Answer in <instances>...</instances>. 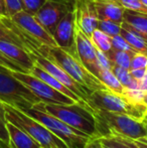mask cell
I'll use <instances>...</instances> for the list:
<instances>
[{
    "label": "cell",
    "mask_w": 147,
    "mask_h": 148,
    "mask_svg": "<svg viewBox=\"0 0 147 148\" xmlns=\"http://www.w3.org/2000/svg\"><path fill=\"white\" fill-rule=\"evenodd\" d=\"M0 66H4V68L8 69L10 71H15V72H23L21 68L17 66L16 64H14L12 60H10L6 56H4L2 53V51H0ZM24 73V72H23Z\"/></svg>",
    "instance_id": "cell-35"
},
{
    "label": "cell",
    "mask_w": 147,
    "mask_h": 148,
    "mask_svg": "<svg viewBox=\"0 0 147 148\" xmlns=\"http://www.w3.org/2000/svg\"><path fill=\"white\" fill-rule=\"evenodd\" d=\"M53 37L57 47L78 59L76 47V20H75L74 9L68 12L57 23L53 33Z\"/></svg>",
    "instance_id": "cell-11"
},
{
    "label": "cell",
    "mask_w": 147,
    "mask_h": 148,
    "mask_svg": "<svg viewBox=\"0 0 147 148\" xmlns=\"http://www.w3.org/2000/svg\"><path fill=\"white\" fill-rule=\"evenodd\" d=\"M98 139L103 144L111 148H142L134 139L117 134H109L104 137H99Z\"/></svg>",
    "instance_id": "cell-20"
},
{
    "label": "cell",
    "mask_w": 147,
    "mask_h": 148,
    "mask_svg": "<svg viewBox=\"0 0 147 148\" xmlns=\"http://www.w3.org/2000/svg\"><path fill=\"white\" fill-rule=\"evenodd\" d=\"M6 117H5V109H4L3 103L0 102V140L2 142L8 144L9 137H8L7 128H6Z\"/></svg>",
    "instance_id": "cell-31"
},
{
    "label": "cell",
    "mask_w": 147,
    "mask_h": 148,
    "mask_svg": "<svg viewBox=\"0 0 147 148\" xmlns=\"http://www.w3.org/2000/svg\"><path fill=\"white\" fill-rule=\"evenodd\" d=\"M29 74L34 75V76L37 77V78H39L40 80H42L43 82L46 83L47 85H49L51 87H53V89H55L57 91L61 92V93H63L64 95L68 96V97L72 98V99L75 100L76 102H85V101H82V100H81L77 95H75L71 90H69L66 86H64V85L62 84L59 80H57L55 77H53L51 75H49V73L45 72L43 69H41L40 66H38L37 64H34V68L30 70Z\"/></svg>",
    "instance_id": "cell-18"
},
{
    "label": "cell",
    "mask_w": 147,
    "mask_h": 148,
    "mask_svg": "<svg viewBox=\"0 0 147 148\" xmlns=\"http://www.w3.org/2000/svg\"><path fill=\"white\" fill-rule=\"evenodd\" d=\"M144 106L146 107V116H147V92H145V95H144V98H143V102H142Z\"/></svg>",
    "instance_id": "cell-41"
},
{
    "label": "cell",
    "mask_w": 147,
    "mask_h": 148,
    "mask_svg": "<svg viewBox=\"0 0 147 148\" xmlns=\"http://www.w3.org/2000/svg\"><path fill=\"white\" fill-rule=\"evenodd\" d=\"M135 141L138 143V145L141 146L142 148H147V136L142 137V138H140V139H137V140H135Z\"/></svg>",
    "instance_id": "cell-40"
},
{
    "label": "cell",
    "mask_w": 147,
    "mask_h": 148,
    "mask_svg": "<svg viewBox=\"0 0 147 148\" xmlns=\"http://www.w3.org/2000/svg\"><path fill=\"white\" fill-rule=\"evenodd\" d=\"M0 40L8 41V42L14 43V45H19V47L25 49L22 39L14 32V30H12L5 23H3L1 21V19H0Z\"/></svg>",
    "instance_id": "cell-25"
},
{
    "label": "cell",
    "mask_w": 147,
    "mask_h": 148,
    "mask_svg": "<svg viewBox=\"0 0 147 148\" xmlns=\"http://www.w3.org/2000/svg\"><path fill=\"white\" fill-rule=\"evenodd\" d=\"M0 102L24 111L34 107L40 100L14 78L10 70L0 66Z\"/></svg>",
    "instance_id": "cell-6"
},
{
    "label": "cell",
    "mask_w": 147,
    "mask_h": 148,
    "mask_svg": "<svg viewBox=\"0 0 147 148\" xmlns=\"http://www.w3.org/2000/svg\"><path fill=\"white\" fill-rule=\"evenodd\" d=\"M106 55L108 56L109 60H111L113 66H121V68L130 70L131 59H132V57H133L132 55L126 53V51H118V49H112L108 53H106Z\"/></svg>",
    "instance_id": "cell-24"
},
{
    "label": "cell",
    "mask_w": 147,
    "mask_h": 148,
    "mask_svg": "<svg viewBox=\"0 0 147 148\" xmlns=\"http://www.w3.org/2000/svg\"><path fill=\"white\" fill-rule=\"evenodd\" d=\"M87 103L94 110L121 113L132 117L143 119L146 116V107L136 105L128 101L123 95L116 94L109 89H100L94 91L89 96Z\"/></svg>",
    "instance_id": "cell-5"
},
{
    "label": "cell",
    "mask_w": 147,
    "mask_h": 148,
    "mask_svg": "<svg viewBox=\"0 0 147 148\" xmlns=\"http://www.w3.org/2000/svg\"><path fill=\"white\" fill-rule=\"evenodd\" d=\"M74 12L76 26L90 38L98 28L99 18L92 0H75Z\"/></svg>",
    "instance_id": "cell-12"
},
{
    "label": "cell",
    "mask_w": 147,
    "mask_h": 148,
    "mask_svg": "<svg viewBox=\"0 0 147 148\" xmlns=\"http://www.w3.org/2000/svg\"><path fill=\"white\" fill-rule=\"evenodd\" d=\"M0 17H7L6 16V9L4 0H0Z\"/></svg>",
    "instance_id": "cell-39"
},
{
    "label": "cell",
    "mask_w": 147,
    "mask_h": 148,
    "mask_svg": "<svg viewBox=\"0 0 147 148\" xmlns=\"http://www.w3.org/2000/svg\"><path fill=\"white\" fill-rule=\"evenodd\" d=\"M98 28L109 36H114L120 33L121 24H118L111 20H99Z\"/></svg>",
    "instance_id": "cell-28"
},
{
    "label": "cell",
    "mask_w": 147,
    "mask_h": 148,
    "mask_svg": "<svg viewBox=\"0 0 147 148\" xmlns=\"http://www.w3.org/2000/svg\"><path fill=\"white\" fill-rule=\"evenodd\" d=\"M3 106L5 109L6 121L25 131L40 145L41 148H69L63 140L34 118L30 117L20 109L7 104L3 103Z\"/></svg>",
    "instance_id": "cell-4"
},
{
    "label": "cell",
    "mask_w": 147,
    "mask_h": 148,
    "mask_svg": "<svg viewBox=\"0 0 147 148\" xmlns=\"http://www.w3.org/2000/svg\"><path fill=\"white\" fill-rule=\"evenodd\" d=\"M6 128L9 137V142H8L9 148H41L40 145L32 137H30L25 131L20 129L19 127L7 121Z\"/></svg>",
    "instance_id": "cell-16"
},
{
    "label": "cell",
    "mask_w": 147,
    "mask_h": 148,
    "mask_svg": "<svg viewBox=\"0 0 147 148\" xmlns=\"http://www.w3.org/2000/svg\"><path fill=\"white\" fill-rule=\"evenodd\" d=\"M111 43H112V49L126 51V53H130V55H132V56L137 53L134 51L133 47L126 41V39L124 38L120 33L117 35H114V36H111Z\"/></svg>",
    "instance_id": "cell-26"
},
{
    "label": "cell",
    "mask_w": 147,
    "mask_h": 148,
    "mask_svg": "<svg viewBox=\"0 0 147 148\" xmlns=\"http://www.w3.org/2000/svg\"><path fill=\"white\" fill-rule=\"evenodd\" d=\"M96 53H97V60H98V64L100 66V69H103V70H112L113 64L109 60L108 56L105 53H103V51H99V49H97Z\"/></svg>",
    "instance_id": "cell-34"
},
{
    "label": "cell",
    "mask_w": 147,
    "mask_h": 148,
    "mask_svg": "<svg viewBox=\"0 0 147 148\" xmlns=\"http://www.w3.org/2000/svg\"><path fill=\"white\" fill-rule=\"evenodd\" d=\"M147 68V56L143 53H137L132 57L131 64H130V70H136V69H146Z\"/></svg>",
    "instance_id": "cell-33"
},
{
    "label": "cell",
    "mask_w": 147,
    "mask_h": 148,
    "mask_svg": "<svg viewBox=\"0 0 147 148\" xmlns=\"http://www.w3.org/2000/svg\"><path fill=\"white\" fill-rule=\"evenodd\" d=\"M76 47H77V56L82 64L92 73L95 77L98 78L100 66L97 60V49L92 43L91 39L83 33L76 26Z\"/></svg>",
    "instance_id": "cell-13"
},
{
    "label": "cell",
    "mask_w": 147,
    "mask_h": 148,
    "mask_svg": "<svg viewBox=\"0 0 147 148\" xmlns=\"http://www.w3.org/2000/svg\"><path fill=\"white\" fill-rule=\"evenodd\" d=\"M147 69V68H146ZM146 69H136V70H129L131 76L135 79L137 82H141L145 76Z\"/></svg>",
    "instance_id": "cell-36"
},
{
    "label": "cell",
    "mask_w": 147,
    "mask_h": 148,
    "mask_svg": "<svg viewBox=\"0 0 147 148\" xmlns=\"http://www.w3.org/2000/svg\"><path fill=\"white\" fill-rule=\"evenodd\" d=\"M139 1L141 2L142 4H144V5H145L146 7H147V0H139Z\"/></svg>",
    "instance_id": "cell-44"
},
{
    "label": "cell",
    "mask_w": 147,
    "mask_h": 148,
    "mask_svg": "<svg viewBox=\"0 0 147 148\" xmlns=\"http://www.w3.org/2000/svg\"><path fill=\"white\" fill-rule=\"evenodd\" d=\"M0 51L10 60L21 68L24 73H29L30 70L34 68V60L30 56L29 51L24 47L8 41L0 40Z\"/></svg>",
    "instance_id": "cell-14"
},
{
    "label": "cell",
    "mask_w": 147,
    "mask_h": 148,
    "mask_svg": "<svg viewBox=\"0 0 147 148\" xmlns=\"http://www.w3.org/2000/svg\"><path fill=\"white\" fill-rule=\"evenodd\" d=\"M28 51L30 53V56L34 59V64H37L38 66H40L41 69H43L49 75L55 77L57 80H59L64 86H66L69 90H71L75 95L78 96L82 101L87 102L89 96L93 93L91 90H89L88 88L83 86V85H81L80 83H78L77 81H75L68 73H66L55 62L43 57L42 55H40L36 49H28Z\"/></svg>",
    "instance_id": "cell-9"
},
{
    "label": "cell",
    "mask_w": 147,
    "mask_h": 148,
    "mask_svg": "<svg viewBox=\"0 0 147 148\" xmlns=\"http://www.w3.org/2000/svg\"><path fill=\"white\" fill-rule=\"evenodd\" d=\"M84 148H111V147L103 144L98 138H92L88 143H87L86 146Z\"/></svg>",
    "instance_id": "cell-37"
},
{
    "label": "cell",
    "mask_w": 147,
    "mask_h": 148,
    "mask_svg": "<svg viewBox=\"0 0 147 148\" xmlns=\"http://www.w3.org/2000/svg\"><path fill=\"white\" fill-rule=\"evenodd\" d=\"M11 75L14 78L21 82L27 89H29L34 95L40 100V102L45 104H73L76 101L68 96L64 95L63 93L57 91L47 85L45 82L40 80L39 78L23 72H15L10 71Z\"/></svg>",
    "instance_id": "cell-8"
},
{
    "label": "cell",
    "mask_w": 147,
    "mask_h": 148,
    "mask_svg": "<svg viewBox=\"0 0 147 148\" xmlns=\"http://www.w3.org/2000/svg\"><path fill=\"white\" fill-rule=\"evenodd\" d=\"M139 89L142 90V91L147 92V69H146V73L145 76H144L143 80L141 82H139Z\"/></svg>",
    "instance_id": "cell-38"
},
{
    "label": "cell",
    "mask_w": 147,
    "mask_h": 148,
    "mask_svg": "<svg viewBox=\"0 0 147 148\" xmlns=\"http://www.w3.org/2000/svg\"><path fill=\"white\" fill-rule=\"evenodd\" d=\"M99 20H111L118 24L123 22L124 9L114 0H92Z\"/></svg>",
    "instance_id": "cell-15"
},
{
    "label": "cell",
    "mask_w": 147,
    "mask_h": 148,
    "mask_svg": "<svg viewBox=\"0 0 147 148\" xmlns=\"http://www.w3.org/2000/svg\"><path fill=\"white\" fill-rule=\"evenodd\" d=\"M143 123H144V126H145V128L147 130V116H145V117L143 118Z\"/></svg>",
    "instance_id": "cell-43"
},
{
    "label": "cell",
    "mask_w": 147,
    "mask_h": 148,
    "mask_svg": "<svg viewBox=\"0 0 147 148\" xmlns=\"http://www.w3.org/2000/svg\"><path fill=\"white\" fill-rule=\"evenodd\" d=\"M123 22L147 41V13L124 10Z\"/></svg>",
    "instance_id": "cell-17"
},
{
    "label": "cell",
    "mask_w": 147,
    "mask_h": 148,
    "mask_svg": "<svg viewBox=\"0 0 147 148\" xmlns=\"http://www.w3.org/2000/svg\"><path fill=\"white\" fill-rule=\"evenodd\" d=\"M4 4H5L6 16L9 18L23 10L21 0H4Z\"/></svg>",
    "instance_id": "cell-30"
},
{
    "label": "cell",
    "mask_w": 147,
    "mask_h": 148,
    "mask_svg": "<svg viewBox=\"0 0 147 148\" xmlns=\"http://www.w3.org/2000/svg\"><path fill=\"white\" fill-rule=\"evenodd\" d=\"M23 112L44 125L55 136L63 140L69 148H84L87 143L92 139L87 134L73 128L55 116L42 110L31 107L24 110Z\"/></svg>",
    "instance_id": "cell-7"
},
{
    "label": "cell",
    "mask_w": 147,
    "mask_h": 148,
    "mask_svg": "<svg viewBox=\"0 0 147 148\" xmlns=\"http://www.w3.org/2000/svg\"><path fill=\"white\" fill-rule=\"evenodd\" d=\"M0 148H9V146H8V144L2 142V141L0 140Z\"/></svg>",
    "instance_id": "cell-42"
},
{
    "label": "cell",
    "mask_w": 147,
    "mask_h": 148,
    "mask_svg": "<svg viewBox=\"0 0 147 148\" xmlns=\"http://www.w3.org/2000/svg\"><path fill=\"white\" fill-rule=\"evenodd\" d=\"M111 71L117 77V79L122 84V86L124 87V89H139V82H137L131 76L129 70L118 66H113Z\"/></svg>",
    "instance_id": "cell-22"
},
{
    "label": "cell",
    "mask_w": 147,
    "mask_h": 148,
    "mask_svg": "<svg viewBox=\"0 0 147 148\" xmlns=\"http://www.w3.org/2000/svg\"><path fill=\"white\" fill-rule=\"evenodd\" d=\"M90 39L93 45H94V47L99 51H103V53H108L112 49L111 36L107 35L106 33L101 31L99 28H96L94 30Z\"/></svg>",
    "instance_id": "cell-23"
},
{
    "label": "cell",
    "mask_w": 147,
    "mask_h": 148,
    "mask_svg": "<svg viewBox=\"0 0 147 148\" xmlns=\"http://www.w3.org/2000/svg\"><path fill=\"white\" fill-rule=\"evenodd\" d=\"M34 107L55 116L91 138H98V127L94 110L87 102L73 104H45L39 102Z\"/></svg>",
    "instance_id": "cell-1"
},
{
    "label": "cell",
    "mask_w": 147,
    "mask_h": 148,
    "mask_svg": "<svg viewBox=\"0 0 147 148\" xmlns=\"http://www.w3.org/2000/svg\"><path fill=\"white\" fill-rule=\"evenodd\" d=\"M46 0H21L22 5H23V10L32 14V15L36 13V11L42 6V4Z\"/></svg>",
    "instance_id": "cell-32"
},
{
    "label": "cell",
    "mask_w": 147,
    "mask_h": 148,
    "mask_svg": "<svg viewBox=\"0 0 147 148\" xmlns=\"http://www.w3.org/2000/svg\"><path fill=\"white\" fill-rule=\"evenodd\" d=\"M124 10H132V11L147 13V7L142 4L139 0H114Z\"/></svg>",
    "instance_id": "cell-27"
},
{
    "label": "cell",
    "mask_w": 147,
    "mask_h": 148,
    "mask_svg": "<svg viewBox=\"0 0 147 148\" xmlns=\"http://www.w3.org/2000/svg\"><path fill=\"white\" fill-rule=\"evenodd\" d=\"M94 114L97 120L98 138L109 134H117L137 140L147 136L143 119L105 110H94Z\"/></svg>",
    "instance_id": "cell-2"
},
{
    "label": "cell",
    "mask_w": 147,
    "mask_h": 148,
    "mask_svg": "<svg viewBox=\"0 0 147 148\" xmlns=\"http://www.w3.org/2000/svg\"><path fill=\"white\" fill-rule=\"evenodd\" d=\"M120 34L133 47L136 53H140L147 56V41L142 36H140L138 33H136L134 30H132L129 26L126 25L124 22H122L121 24Z\"/></svg>",
    "instance_id": "cell-19"
},
{
    "label": "cell",
    "mask_w": 147,
    "mask_h": 148,
    "mask_svg": "<svg viewBox=\"0 0 147 148\" xmlns=\"http://www.w3.org/2000/svg\"><path fill=\"white\" fill-rule=\"evenodd\" d=\"M36 49L43 57L55 62L66 73L70 75L75 81L80 83L84 87L91 90L92 92L100 89H107L102 82L92 73H90L77 58L70 55L68 51H64L59 47H49V45H39ZM28 51V49H27Z\"/></svg>",
    "instance_id": "cell-3"
},
{
    "label": "cell",
    "mask_w": 147,
    "mask_h": 148,
    "mask_svg": "<svg viewBox=\"0 0 147 148\" xmlns=\"http://www.w3.org/2000/svg\"><path fill=\"white\" fill-rule=\"evenodd\" d=\"M98 79L110 91L114 92L116 94H120V95L123 94L124 87L122 86V84L119 82L117 77L113 74V72L111 70H103V69H100Z\"/></svg>",
    "instance_id": "cell-21"
},
{
    "label": "cell",
    "mask_w": 147,
    "mask_h": 148,
    "mask_svg": "<svg viewBox=\"0 0 147 148\" xmlns=\"http://www.w3.org/2000/svg\"><path fill=\"white\" fill-rule=\"evenodd\" d=\"M122 95L131 103L136 105H143V98L145 95V91H142L140 89H124V92Z\"/></svg>",
    "instance_id": "cell-29"
},
{
    "label": "cell",
    "mask_w": 147,
    "mask_h": 148,
    "mask_svg": "<svg viewBox=\"0 0 147 148\" xmlns=\"http://www.w3.org/2000/svg\"><path fill=\"white\" fill-rule=\"evenodd\" d=\"M74 3L75 0H46L36 11L34 17L53 35L62 18L74 9Z\"/></svg>",
    "instance_id": "cell-10"
}]
</instances>
